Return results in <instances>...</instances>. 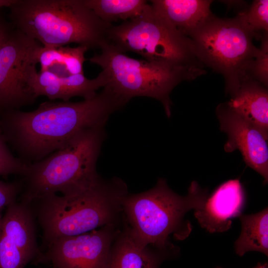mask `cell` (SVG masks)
Wrapping results in <instances>:
<instances>
[{
    "mask_svg": "<svg viewBox=\"0 0 268 268\" xmlns=\"http://www.w3.org/2000/svg\"><path fill=\"white\" fill-rule=\"evenodd\" d=\"M208 197V190L196 181L191 182L186 195L174 192L163 178L151 189L129 194L122 202V213L133 237L139 243L157 249L177 254L179 250L170 240L172 234L184 240L192 225L185 219L190 210L201 209Z\"/></svg>",
    "mask_w": 268,
    "mask_h": 268,
    "instance_id": "cell-2",
    "label": "cell"
},
{
    "mask_svg": "<svg viewBox=\"0 0 268 268\" xmlns=\"http://www.w3.org/2000/svg\"><path fill=\"white\" fill-rule=\"evenodd\" d=\"M26 163L13 156L3 141L0 130V175L21 174L27 167Z\"/></svg>",
    "mask_w": 268,
    "mask_h": 268,
    "instance_id": "cell-24",
    "label": "cell"
},
{
    "mask_svg": "<svg viewBox=\"0 0 268 268\" xmlns=\"http://www.w3.org/2000/svg\"><path fill=\"white\" fill-rule=\"evenodd\" d=\"M11 24L46 47L76 43L89 50L107 40L112 23L103 21L84 0H15Z\"/></svg>",
    "mask_w": 268,
    "mask_h": 268,
    "instance_id": "cell-4",
    "label": "cell"
},
{
    "mask_svg": "<svg viewBox=\"0 0 268 268\" xmlns=\"http://www.w3.org/2000/svg\"><path fill=\"white\" fill-rule=\"evenodd\" d=\"M249 76L266 87L268 85V36L264 32L261 45L249 69Z\"/></svg>",
    "mask_w": 268,
    "mask_h": 268,
    "instance_id": "cell-23",
    "label": "cell"
},
{
    "mask_svg": "<svg viewBox=\"0 0 268 268\" xmlns=\"http://www.w3.org/2000/svg\"><path fill=\"white\" fill-rule=\"evenodd\" d=\"M106 79L101 71L95 78L89 79L83 73L60 76L48 70L40 71L32 86L35 98L46 96L50 100L62 99L69 101L73 97L81 96L84 99L93 97L97 90L104 87Z\"/></svg>",
    "mask_w": 268,
    "mask_h": 268,
    "instance_id": "cell-13",
    "label": "cell"
},
{
    "mask_svg": "<svg viewBox=\"0 0 268 268\" xmlns=\"http://www.w3.org/2000/svg\"><path fill=\"white\" fill-rule=\"evenodd\" d=\"M189 37L199 60L224 77L227 94L231 96L251 78L250 67L259 48L238 16L222 19L213 15Z\"/></svg>",
    "mask_w": 268,
    "mask_h": 268,
    "instance_id": "cell-8",
    "label": "cell"
},
{
    "mask_svg": "<svg viewBox=\"0 0 268 268\" xmlns=\"http://www.w3.org/2000/svg\"><path fill=\"white\" fill-rule=\"evenodd\" d=\"M99 49L100 53L88 60L101 67L106 79L104 87L127 103L137 96L155 99L162 104L168 118L171 115L173 89L182 81L198 77L184 68L131 58L107 40Z\"/></svg>",
    "mask_w": 268,
    "mask_h": 268,
    "instance_id": "cell-7",
    "label": "cell"
},
{
    "mask_svg": "<svg viewBox=\"0 0 268 268\" xmlns=\"http://www.w3.org/2000/svg\"><path fill=\"white\" fill-rule=\"evenodd\" d=\"M15 0H0V7H8L11 5Z\"/></svg>",
    "mask_w": 268,
    "mask_h": 268,
    "instance_id": "cell-27",
    "label": "cell"
},
{
    "mask_svg": "<svg viewBox=\"0 0 268 268\" xmlns=\"http://www.w3.org/2000/svg\"><path fill=\"white\" fill-rule=\"evenodd\" d=\"M88 50L79 45L74 48L43 46L38 57L40 70H48L60 76L83 73L84 54Z\"/></svg>",
    "mask_w": 268,
    "mask_h": 268,
    "instance_id": "cell-18",
    "label": "cell"
},
{
    "mask_svg": "<svg viewBox=\"0 0 268 268\" xmlns=\"http://www.w3.org/2000/svg\"><path fill=\"white\" fill-rule=\"evenodd\" d=\"M120 230L111 224L88 232L60 238L35 262H50L55 268H107L112 245Z\"/></svg>",
    "mask_w": 268,
    "mask_h": 268,
    "instance_id": "cell-10",
    "label": "cell"
},
{
    "mask_svg": "<svg viewBox=\"0 0 268 268\" xmlns=\"http://www.w3.org/2000/svg\"><path fill=\"white\" fill-rule=\"evenodd\" d=\"M107 41L124 53L134 52L144 60L184 68L198 76L205 72L190 38L158 14L150 4L139 15L112 25Z\"/></svg>",
    "mask_w": 268,
    "mask_h": 268,
    "instance_id": "cell-6",
    "label": "cell"
},
{
    "mask_svg": "<svg viewBox=\"0 0 268 268\" xmlns=\"http://www.w3.org/2000/svg\"><path fill=\"white\" fill-rule=\"evenodd\" d=\"M42 46L14 28L0 50V106L11 109L34 102L32 86Z\"/></svg>",
    "mask_w": 268,
    "mask_h": 268,
    "instance_id": "cell-9",
    "label": "cell"
},
{
    "mask_svg": "<svg viewBox=\"0 0 268 268\" xmlns=\"http://www.w3.org/2000/svg\"><path fill=\"white\" fill-rule=\"evenodd\" d=\"M29 263L22 252L0 232V268H24Z\"/></svg>",
    "mask_w": 268,
    "mask_h": 268,
    "instance_id": "cell-22",
    "label": "cell"
},
{
    "mask_svg": "<svg viewBox=\"0 0 268 268\" xmlns=\"http://www.w3.org/2000/svg\"><path fill=\"white\" fill-rule=\"evenodd\" d=\"M210 0H152L154 11L182 34L189 37L214 14Z\"/></svg>",
    "mask_w": 268,
    "mask_h": 268,
    "instance_id": "cell-16",
    "label": "cell"
},
{
    "mask_svg": "<svg viewBox=\"0 0 268 268\" xmlns=\"http://www.w3.org/2000/svg\"><path fill=\"white\" fill-rule=\"evenodd\" d=\"M246 197L239 180L227 181L208 197L202 207L195 211L200 226L210 233L229 230L232 219L242 213Z\"/></svg>",
    "mask_w": 268,
    "mask_h": 268,
    "instance_id": "cell-12",
    "label": "cell"
},
{
    "mask_svg": "<svg viewBox=\"0 0 268 268\" xmlns=\"http://www.w3.org/2000/svg\"><path fill=\"white\" fill-rule=\"evenodd\" d=\"M128 194L127 185L122 179L100 178L90 186L75 192L62 196L51 194L38 199L34 202L37 203L36 214L45 241L48 244L60 238L116 224Z\"/></svg>",
    "mask_w": 268,
    "mask_h": 268,
    "instance_id": "cell-3",
    "label": "cell"
},
{
    "mask_svg": "<svg viewBox=\"0 0 268 268\" xmlns=\"http://www.w3.org/2000/svg\"><path fill=\"white\" fill-rule=\"evenodd\" d=\"M246 28L254 35L268 31V0H255L248 9L242 11L238 15Z\"/></svg>",
    "mask_w": 268,
    "mask_h": 268,
    "instance_id": "cell-21",
    "label": "cell"
},
{
    "mask_svg": "<svg viewBox=\"0 0 268 268\" xmlns=\"http://www.w3.org/2000/svg\"><path fill=\"white\" fill-rule=\"evenodd\" d=\"M215 113L220 131L227 136L225 151L231 153L238 150L246 165L259 173L266 185L268 182V139L228 102L219 104Z\"/></svg>",
    "mask_w": 268,
    "mask_h": 268,
    "instance_id": "cell-11",
    "label": "cell"
},
{
    "mask_svg": "<svg viewBox=\"0 0 268 268\" xmlns=\"http://www.w3.org/2000/svg\"><path fill=\"white\" fill-rule=\"evenodd\" d=\"M105 137L104 127L85 129L47 157L28 164L21 201L31 204L43 197L74 192L98 181L96 163Z\"/></svg>",
    "mask_w": 268,
    "mask_h": 268,
    "instance_id": "cell-5",
    "label": "cell"
},
{
    "mask_svg": "<svg viewBox=\"0 0 268 268\" xmlns=\"http://www.w3.org/2000/svg\"><path fill=\"white\" fill-rule=\"evenodd\" d=\"M14 29L11 23L0 16V50Z\"/></svg>",
    "mask_w": 268,
    "mask_h": 268,
    "instance_id": "cell-26",
    "label": "cell"
},
{
    "mask_svg": "<svg viewBox=\"0 0 268 268\" xmlns=\"http://www.w3.org/2000/svg\"><path fill=\"white\" fill-rule=\"evenodd\" d=\"M126 104L104 87L93 97L79 102H45L31 112L11 109L6 121L10 137L21 156L37 162L81 131L105 127L110 116Z\"/></svg>",
    "mask_w": 268,
    "mask_h": 268,
    "instance_id": "cell-1",
    "label": "cell"
},
{
    "mask_svg": "<svg viewBox=\"0 0 268 268\" xmlns=\"http://www.w3.org/2000/svg\"><path fill=\"white\" fill-rule=\"evenodd\" d=\"M2 217V216L1 215V214H0V232L1 231V223Z\"/></svg>",
    "mask_w": 268,
    "mask_h": 268,
    "instance_id": "cell-29",
    "label": "cell"
},
{
    "mask_svg": "<svg viewBox=\"0 0 268 268\" xmlns=\"http://www.w3.org/2000/svg\"><path fill=\"white\" fill-rule=\"evenodd\" d=\"M174 255L141 244L126 225L112 245L107 268H159Z\"/></svg>",
    "mask_w": 268,
    "mask_h": 268,
    "instance_id": "cell-14",
    "label": "cell"
},
{
    "mask_svg": "<svg viewBox=\"0 0 268 268\" xmlns=\"http://www.w3.org/2000/svg\"><path fill=\"white\" fill-rule=\"evenodd\" d=\"M241 224V233L235 241L237 255L242 257L249 251H257L268 256V208L254 214L241 213L238 217Z\"/></svg>",
    "mask_w": 268,
    "mask_h": 268,
    "instance_id": "cell-19",
    "label": "cell"
},
{
    "mask_svg": "<svg viewBox=\"0 0 268 268\" xmlns=\"http://www.w3.org/2000/svg\"><path fill=\"white\" fill-rule=\"evenodd\" d=\"M259 82L249 78L231 96L228 103L254 125L268 139V91Z\"/></svg>",
    "mask_w": 268,
    "mask_h": 268,
    "instance_id": "cell-17",
    "label": "cell"
},
{
    "mask_svg": "<svg viewBox=\"0 0 268 268\" xmlns=\"http://www.w3.org/2000/svg\"><path fill=\"white\" fill-rule=\"evenodd\" d=\"M21 187L18 183H7L0 181V214H1L3 208L16 201Z\"/></svg>",
    "mask_w": 268,
    "mask_h": 268,
    "instance_id": "cell-25",
    "label": "cell"
},
{
    "mask_svg": "<svg viewBox=\"0 0 268 268\" xmlns=\"http://www.w3.org/2000/svg\"><path fill=\"white\" fill-rule=\"evenodd\" d=\"M6 208L1 219V232L22 252L29 262H35L42 253L37 244L31 204L15 201Z\"/></svg>",
    "mask_w": 268,
    "mask_h": 268,
    "instance_id": "cell-15",
    "label": "cell"
},
{
    "mask_svg": "<svg viewBox=\"0 0 268 268\" xmlns=\"http://www.w3.org/2000/svg\"><path fill=\"white\" fill-rule=\"evenodd\" d=\"M85 4L104 22L126 21L143 12L150 4L145 0H84Z\"/></svg>",
    "mask_w": 268,
    "mask_h": 268,
    "instance_id": "cell-20",
    "label": "cell"
},
{
    "mask_svg": "<svg viewBox=\"0 0 268 268\" xmlns=\"http://www.w3.org/2000/svg\"><path fill=\"white\" fill-rule=\"evenodd\" d=\"M215 268H223L219 266H216ZM253 268H268V264L267 262H265L263 264L260 262H258L257 265Z\"/></svg>",
    "mask_w": 268,
    "mask_h": 268,
    "instance_id": "cell-28",
    "label": "cell"
}]
</instances>
